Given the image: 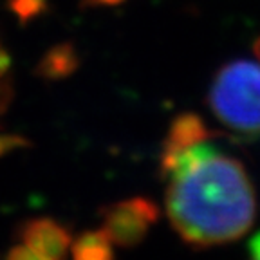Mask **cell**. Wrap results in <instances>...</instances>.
Listing matches in <instances>:
<instances>
[{
    "mask_svg": "<svg viewBox=\"0 0 260 260\" xmlns=\"http://www.w3.org/2000/svg\"><path fill=\"white\" fill-rule=\"evenodd\" d=\"M167 213L190 246L210 248L237 240L255 220V190L244 165L215 145L174 175Z\"/></svg>",
    "mask_w": 260,
    "mask_h": 260,
    "instance_id": "6da1fadb",
    "label": "cell"
},
{
    "mask_svg": "<svg viewBox=\"0 0 260 260\" xmlns=\"http://www.w3.org/2000/svg\"><path fill=\"white\" fill-rule=\"evenodd\" d=\"M208 105L230 130L260 136V65L235 60L220 67L208 90Z\"/></svg>",
    "mask_w": 260,
    "mask_h": 260,
    "instance_id": "7a4b0ae2",
    "label": "cell"
},
{
    "mask_svg": "<svg viewBox=\"0 0 260 260\" xmlns=\"http://www.w3.org/2000/svg\"><path fill=\"white\" fill-rule=\"evenodd\" d=\"M157 219L159 206L146 197H132L103 208V230L119 248H134L141 244Z\"/></svg>",
    "mask_w": 260,
    "mask_h": 260,
    "instance_id": "3957f363",
    "label": "cell"
},
{
    "mask_svg": "<svg viewBox=\"0 0 260 260\" xmlns=\"http://www.w3.org/2000/svg\"><path fill=\"white\" fill-rule=\"evenodd\" d=\"M18 239L37 255L38 260L63 258L73 244L69 230L49 217L25 220L18 230Z\"/></svg>",
    "mask_w": 260,
    "mask_h": 260,
    "instance_id": "277c9868",
    "label": "cell"
},
{
    "mask_svg": "<svg viewBox=\"0 0 260 260\" xmlns=\"http://www.w3.org/2000/svg\"><path fill=\"white\" fill-rule=\"evenodd\" d=\"M208 138H210V130L201 116H197L195 112L179 114L170 125V132L165 139L161 159L170 157L177 152L186 150L190 146L208 141Z\"/></svg>",
    "mask_w": 260,
    "mask_h": 260,
    "instance_id": "5b68a950",
    "label": "cell"
},
{
    "mask_svg": "<svg viewBox=\"0 0 260 260\" xmlns=\"http://www.w3.org/2000/svg\"><path fill=\"white\" fill-rule=\"evenodd\" d=\"M80 67V54L69 42L56 44L40 58L37 65V76L49 81H58L73 76Z\"/></svg>",
    "mask_w": 260,
    "mask_h": 260,
    "instance_id": "8992f818",
    "label": "cell"
},
{
    "mask_svg": "<svg viewBox=\"0 0 260 260\" xmlns=\"http://www.w3.org/2000/svg\"><path fill=\"white\" fill-rule=\"evenodd\" d=\"M71 248L76 260H109L114 256L112 240L103 228L83 232L71 244Z\"/></svg>",
    "mask_w": 260,
    "mask_h": 260,
    "instance_id": "52a82bcc",
    "label": "cell"
},
{
    "mask_svg": "<svg viewBox=\"0 0 260 260\" xmlns=\"http://www.w3.org/2000/svg\"><path fill=\"white\" fill-rule=\"evenodd\" d=\"M8 6L22 25L29 24L47 11V0H9Z\"/></svg>",
    "mask_w": 260,
    "mask_h": 260,
    "instance_id": "ba28073f",
    "label": "cell"
},
{
    "mask_svg": "<svg viewBox=\"0 0 260 260\" xmlns=\"http://www.w3.org/2000/svg\"><path fill=\"white\" fill-rule=\"evenodd\" d=\"M29 141L18 134H0V157L18 148H27Z\"/></svg>",
    "mask_w": 260,
    "mask_h": 260,
    "instance_id": "9c48e42d",
    "label": "cell"
},
{
    "mask_svg": "<svg viewBox=\"0 0 260 260\" xmlns=\"http://www.w3.org/2000/svg\"><path fill=\"white\" fill-rule=\"evenodd\" d=\"M8 258H11V260H38L37 255H35V253H32L31 249L22 242L16 244V246H13V248L9 249Z\"/></svg>",
    "mask_w": 260,
    "mask_h": 260,
    "instance_id": "30bf717a",
    "label": "cell"
},
{
    "mask_svg": "<svg viewBox=\"0 0 260 260\" xmlns=\"http://www.w3.org/2000/svg\"><path fill=\"white\" fill-rule=\"evenodd\" d=\"M11 54L6 51L2 45H0V78L4 76L6 73H8L9 69H11Z\"/></svg>",
    "mask_w": 260,
    "mask_h": 260,
    "instance_id": "8fae6325",
    "label": "cell"
},
{
    "mask_svg": "<svg viewBox=\"0 0 260 260\" xmlns=\"http://www.w3.org/2000/svg\"><path fill=\"white\" fill-rule=\"evenodd\" d=\"M249 253H251V256L260 260V233H256V235L249 240Z\"/></svg>",
    "mask_w": 260,
    "mask_h": 260,
    "instance_id": "7c38bea8",
    "label": "cell"
},
{
    "mask_svg": "<svg viewBox=\"0 0 260 260\" xmlns=\"http://www.w3.org/2000/svg\"><path fill=\"white\" fill-rule=\"evenodd\" d=\"M90 4H100V6H116L121 4L123 0H89Z\"/></svg>",
    "mask_w": 260,
    "mask_h": 260,
    "instance_id": "4fadbf2b",
    "label": "cell"
},
{
    "mask_svg": "<svg viewBox=\"0 0 260 260\" xmlns=\"http://www.w3.org/2000/svg\"><path fill=\"white\" fill-rule=\"evenodd\" d=\"M253 53H255V56L260 60V37L255 40V45H253Z\"/></svg>",
    "mask_w": 260,
    "mask_h": 260,
    "instance_id": "5bb4252c",
    "label": "cell"
}]
</instances>
